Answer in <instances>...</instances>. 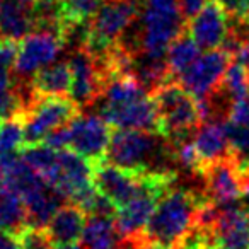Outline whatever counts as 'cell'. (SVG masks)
Masks as SVG:
<instances>
[{
    "label": "cell",
    "mask_w": 249,
    "mask_h": 249,
    "mask_svg": "<svg viewBox=\"0 0 249 249\" xmlns=\"http://www.w3.org/2000/svg\"><path fill=\"white\" fill-rule=\"evenodd\" d=\"M99 99L101 116L114 130L157 132L159 116L154 97L133 73H113Z\"/></svg>",
    "instance_id": "obj_1"
},
{
    "label": "cell",
    "mask_w": 249,
    "mask_h": 249,
    "mask_svg": "<svg viewBox=\"0 0 249 249\" xmlns=\"http://www.w3.org/2000/svg\"><path fill=\"white\" fill-rule=\"evenodd\" d=\"M106 160L139 173H171L173 143L149 130H114Z\"/></svg>",
    "instance_id": "obj_2"
},
{
    "label": "cell",
    "mask_w": 249,
    "mask_h": 249,
    "mask_svg": "<svg viewBox=\"0 0 249 249\" xmlns=\"http://www.w3.org/2000/svg\"><path fill=\"white\" fill-rule=\"evenodd\" d=\"M139 19L137 39L121 43L150 58H166L173 41L186 31V18L181 12L179 0H140Z\"/></svg>",
    "instance_id": "obj_3"
},
{
    "label": "cell",
    "mask_w": 249,
    "mask_h": 249,
    "mask_svg": "<svg viewBox=\"0 0 249 249\" xmlns=\"http://www.w3.org/2000/svg\"><path fill=\"white\" fill-rule=\"evenodd\" d=\"M205 200V195H196L186 188L169 190L157 203L147 224L145 235L150 241L176 249L193 231L198 208Z\"/></svg>",
    "instance_id": "obj_4"
},
{
    "label": "cell",
    "mask_w": 249,
    "mask_h": 249,
    "mask_svg": "<svg viewBox=\"0 0 249 249\" xmlns=\"http://www.w3.org/2000/svg\"><path fill=\"white\" fill-rule=\"evenodd\" d=\"M150 94L159 116L157 132L171 143L193 139L200 124L203 123L196 97L191 96L176 80L160 84Z\"/></svg>",
    "instance_id": "obj_5"
},
{
    "label": "cell",
    "mask_w": 249,
    "mask_h": 249,
    "mask_svg": "<svg viewBox=\"0 0 249 249\" xmlns=\"http://www.w3.org/2000/svg\"><path fill=\"white\" fill-rule=\"evenodd\" d=\"M139 14L140 0H103L87 24L86 46L94 53L107 52L123 39Z\"/></svg>",
    "instance_id": "obj_6"
},
{
    "label": "cell",
    "mask_w": 249,
    "mask_h": 249,
    "mask_svg": "<svg viewBox=\"0 0 249 249\" xmlns=\"http://www.w3.org/2000/svg\"><path fill=\"white\" fill-rule=\"evenodd\" d=\"M24 147L41 143L52 130L69 124L80 114L70 96H38L24 111Z\"/></svg>",
    "instance_id": "obj_7"
},
{
    "label": "cell",
    "mask_w": 249,
    "mask_h": 249,
    "mask_svg": "<svg viewBox=\"0 0 249 249\" xmlns=\"http://www.w3.org/2000/svg\"><path fill=\"white\" fill-rule=\"evenodd\" d=\"M72 69V89L70 97L80 107H89L103 94L109 79V69L103 55L90 52L86 45L72 52L69 58Z\"/></svg>",
    "instance_id": "obj_8"
},
{
    "label": "cell",
    "mask_w": 249,
    "mask_h": 249,
    "mask_svg": "<svg viewBox=\"0 0 249 249\" xmlns=\"http://www.w3.org/2000/svg\"><path fill=\"white\" fill-rule=\"evenodd\" d=\"M65 46L62 35L53 29H35L18 43L12 77L21 82H31L36 72L55 62Z\"/></svg>",
    "instance_id": "obj_9"
},
{
    "label": "cell",
    "mask_w": 249,
    "mask_h": 249,
    "mask_svg": "<svg viewBox=\"0 0 249 249\" xmlns=\"http://www.w3.org/2000/svg\"><path fill=\"white\" fill-rule=\"evenodd\" d=\"M232 55L229 50H208L196 62L179 75V84L198 101L210 99L222 87L225 72L231 65Z\"/></svg>",
    "instance_id": "obj_10"
},
{
    "label": "cell",
    "mask_w": 249,
    "mask_h": 249,
    "mask_svg": "<svg viewBox=\"0 0 249 249\" xmlns=\"http://www.w3.org/2000/svg\"><path fill=\"white\" fill-rule=\"evenodd\" d=\"M45 183L60 196L72 201L77 195L94 186V164L72 149L58 150L56 164L45 178Z\"/></svg>",
    "instance_id": "obj_11"
},
{
    "label": "cell",
    "mask_w": 249,
    "mask_h": 249,
    "mask_svg": "<svg viewBox=\"0 0 249 249\" xmlns=\"http://www.w3.org/2000/svg\"><path fill=\"white\" fill-rule=\"evenodd\" d=\"M157 173H139L124 169L107 160L94 166V186L106 195L118 208L128 203L152 181Z\"/></svg>",
    "instance_id": "obj_12"
},
{
    "label": "cell",
    "mask_w": 249,
    "mask_h": 249,
    "mask_svg": "<svg viewBox=\"0 0 249 249\" xmlns=\"http://www.w3.org/2000/svg\"><path fill=\"white\" fill-rule=\"evenodd\" d=\"M101 114H79L70 121V149L96 166L106 160L113 132Z\"/></svg>",
    "instance_id": "obj_13"
},
{
    "label": "cell",
    "mask_w": 249,
    "mask_h": 249,
    "mask_svg": "<svg viewBox=\"0 0 249 249\" xmlns=\"http://www.w3.org/2000/svg\"><path fill=\"white\" fill-rule=\"evenodd\" d=\"M198 176L203 179L205 196L218 207L234 203L242 196L241 166L234 154L207 164Z\"/></svg>",
    "instance_id": "obj_14"
},
{
    "label": "cell",
    "mask_w": 249,
    "mask_h": 249,
    "mask_svg": "<svg viewBox=\"0 0 249 249\" xmlns=\"http://www.w3.org/2000/svg\"><path fill=\"white\" fill-rule=\"evenodd\" d=\"M188 33L201 50H217L229 36V14L220 0H208L196 16L188 21Z\"/></svg>",
    "instance_id": "obj_15"
},
{
    "label": "cell",
    "mask_w": 249,
    "mask_h": 249,
    "mask_svg": "<svg viewBox=\"0 0 249 249\" xmlns=\"http://www.w3.org/2000/svg\"><path fill=\"white\" fill-rule=\"evenodd\" d=\"M220 249H249V207L237 201L218 207L213 227Z\"/></svg>",
    "instance_id": "obj_16"
},
{
    "label": "cell",
    "mask_w": 249,
    "mask_h": 249,
    "mask_svg": "<svg viewBox=\"0 0 249 249\" xmlns=\"http://www.w3.org/2000/svg\"><path fill=\"white\" fill-rule=\"evenodd\" d=\"M35 12L22 0H0V41L19 43L35 31Z\"/></svg>",
    "instance_id": "obj_17"
},
{
    "label": "cell",
    "mask_w": 249,
    "mask_h": 249,
    "mask_svg": "<svg viewBox=\"0 0 249 249\" xmlns=\"http://www.w3.org/2000/svg\"><path fill=\"white\" fill-rule=\"evenodd\" d=\"M86 222V212L70 201L56 208L45 229L52 237L53 244H69V242H79L82 239Z\"/></svg>",
    "instance_id": "obj_18"
},
{
    "label": "cell",
    "mask_w": 249,
    "mask_h": 249,
    "mask_svg": "<svg viewBox=\"0 0 249 249\" xmlns=\"http://www.w3.org/2000/svg\"><path fill=\"white\" fill-rule=\"evenodd\" d=\"M193 143L201 160V169L207 164L215 162L222 157L232 156L229 145L227 132H225V121H203L200 128L193 135Z\"/></svg>",
    "instance_id": "obj_19"
},
{
    "label": "cell",
    "mask_w": 249,
    "mask_h": 249,
    "mask_svg": "<svg viewBox=\"0 0 249 249\" xmlns=\"http://www.w3.org/2000/svg\"><path fill=\"white\" fill-rule=\"evenodd\" d=\"M36 96H70L72 89V69L67 62L50 63L35 73L31 79Z\"/></svg>",
    "instance_id": "obj_20"
},
{
    "label": "cell",
    "mask_w": 249,
    "mask_h": 249,
    "mask_svg": "<svg viewBox=\"0 0 249 249\" xmlns=\"http://www.w3.org/2000/svg\"><path fill=\"white\" fill-rule=\"evenodd\" d=\"M80 241L86 249H118L123 237L116 227V217H87Z\"/></svg>",
    "instance_id": "obj_21"
},
{
    "label": "cell",
    "mask_w": 249,
    "mask_h": 249,
    "mask_svg": "<svg viewBox=\"0 0 249 249\" xmlns=\"http://www.w3.org/2000/svg\"><path fill=\"white\" fill-rule=\"evenodd\" d=\"M200 46L198 43L191 38V35L186 31H183L176 39L173 41V45L169 46L166 55V62H167V69H169L171 77H178L183 72H186L195 62L200 56Z\"/></svg>",
    "instance_id": "obj_22"
},
{
    "label": "cell",
    "mask_w": 249,
    "mask_h": 249,
    "mask_svg": "<svg viewBox=\"0 0 249 249\" xmlns=\"http://www.w3.org/2000/svg\"><path fill=\"white\" fill-rule=\"evenodd\" d=\"M103 0H60L62 31L69 24H89Z\"/></svg>",
    "instance_id": "obj_23"
},
{
    "label": "cell",
    "mask_w": 249,
    "mask_h": 249,
    "mask_svg": "<svg viewBox=\"0 0 249 249\" xmlns=\"http://www.w3.org/2000/svg\"><path fill=\"white\" fill-rule=\"evenodd\" d=\"M58 150H53L46 143H35V145H26L21 149V157L33 171L39 174L45 179L50 171L55 167Z\"/></svg>",
    "instance_id": "obj_24"
},
{
    "label": "cell",
    "mask_w": 249,
    "mask_h": 249,
    "mask_svg": "<svg viewBox=\"0 0 249 249\" xmlns=\"http://www.w3.org/2000/svg\"><path fill=\"white\" fill-rule=\"evenodd\" d=\"M24 147V120L22 114L0 121V154L18 152Z\"/></svg>",
    "instance_id": "obj_25"
},
{
    "label": "cell",
    "mask_w": 249,
    "mask_h": 249,
    "mask_svg": "<svg viewBox=\"0 0 249 249\" xmlns=\"http://www.w3.org/2000/svg\"><path fill=\"white\" fill-rule=\"evenodd\" d=\"M222 90L227 94L231 101H235L239 97L246 96L249 92V72L232 58L227 72H225L224 82H222Z\"/></svg>",
    "instance_id": "obj_26"
},
{
    "label": "cell",
    "mask_w": 249,
    "mask_h": 249,
    "mask_svg": "<svg viewBox=\"0 0 249 249\" xmlns=\"http://www.w3.org/2000/svg\"><path fill=\"white\" fill-rule=\"evenodd\" d=\"M225 132L232 154L239 160L242 156H249V124H237L225 120Z\"/></svg>",
    "instance_id": "obj_27"
},
{
    "label": "cell",
    "mask_w": 249,
    "mask_h": 249,
    "mask_svg": "<svg viewBox=\"0 0 249 249\" xmlns=\"http://www.w3.org/2000/svg\"><path fill=\"white\" fill-rule=\"evenodd\" d=\"M18 234L21 249H53V241L45 227L24 225Z\"/></svg>",
    "instance_id": "obj_28"
},
{
    "label": "cell",
    "mask_w": 249,
    "mask_h": 249,
    "mask_svg": "<svg viewBox=\"0 0 249 249\" xmlns=\"http://www.w3.org/2000/svg\"><path fill=\"white\" fill-rule=\"evenodd\" d=\"M227 120L237 124H249V92L232 101Z\"/></svg>",
    "instance_id": "obj_29"
},
{
    "label": "cell",
    "mask_w": 249,
    "mask_h": 249,
    "mask_svg": "<svg viewBox=\"0 0 249 249\" xmlns=\"http://www.w3.org/2000/svg\"><path fill=\"white\" fill-rule=\"evenodd\" d=\"M43 143L52 147L53 150L70 149V123L52 130V132L46 135V139L43 140Z\"/></svg>",
    "instance_id": "obj_30"
},
{
    "label": "cell",
    "mask_w": 249,
    "mask_h": 249,
    "mask_svg": "<svg viewBox=\"0 0 249 249\" xmlns=\"http://www.w3.org/2000/svg\"><path fill=\"white\" fill-rule=\"evenodd\" d=\"M207 2L208 0H179L181 12H183V16L186 18V21H190L193 16H196Z\"/></svg>",
    "instance_id": "obj_31"
},
{
    "label": "cell",
    "mask_w": 249,
    "mask_h": 249,
    "mask_svg": "<svg viewBox=\"0 0 249 249\" xmlns=\"http://www.w3.org/2000/svg\"><path fill=\"white\" fill-rule=\"evenodd\" d=\"M0 249H21L18 232L0 229Z\"/></svg>",
    "instance_id": "obj_32"
},
{
    "label": "cell",
    "mask_w": 249,
    "mask_h": 249,
    "mask_svg": "<svg viewBox=\"0 0 249 249\" xmlns=\"http://www.w3.org/2000/svg\"><path fill=\"white\" fill-rule=\"evenodd\" d=\"M234 60L241 63V65L249 72V38L239 43V46L234 52Z\"/></svg>",
    "instance_id": "obj_33"
},
{
    "label": "cell",
    "mask_w": 249,
    "mask_h": 249,
    "mask_svg": "<svg viewBox=\"0 0 249 249\" xmlns=\"http://www.w3.org/2000/svg\"><path fill=\"white\" fill-rule=\"evenodd\" d=\"M14 86H16V80H14V77H12V69L0 67V94L12 89Z\"/></svg>",
    "instance_id": "obj_34"
},
{
    "label": "cell",
    "mask_w": 249,
    "mask_h": 249,
    "mask_svg": "<svg viewBox=\"0 0 249 249\" xmlns=\"http://www.w3.org/2000/svg\"><path fill=\"white\" fill-rule=\"evenodd\" d=\"M241 166V188H242V196H246L249 200V159L239 160Z\"/></svg>",
    "instance_id": "obj_35"
},
{
    "label": "cell",
    "mask_w": 249,
    "mask_h": 249,
    "mask_svg": "<svg viewBox=\"0 0 249 249\" xmlns=\"http://www.w3.org/2000/svg\"><path fill=\"white\" fill-rule=\"evenodd\" d=\"M133 241L137 242V248L139 249H169V248H166V246L159 244V242L150 241L145 234L139 235V237H133Z\"/></svg>",
    "instance_id": "obj_36"
},
{
    "label": "cell",
    "mask_w": 249,
    "mask_h": 249,
    "mask_svg": "<svg viewBox=\"0 0 249 249\" xmlns=\"http://www.w3.org/2000/svg\"><path fill=\"white\" fill-rule=\"evenodd\" d=\"M53 249H86V248L77 244V242H69V244H55Z\"/></svg>",
    "instance_id": "obj_37"
},
{
    "label": "cell",
    "mask_w": 249,
    "mask_h": 249,
    "mask_svg": "<svg viewBox=\"0 0 249 249\" xmlns=\"http://www.w3.org/2000/svg\"><path fill=\"white\" fill-rule=\"evenodd\" d=\"M118 249H139V248H137V242L133 239H123Z\"/></svg>",
    "instance_id": "obj_38"
},
{
    "label": "cell",
    "mask_w": 249,
    "mask_h": 249,
    "mask_svg": "<svg viewBox=\"0 0 249 249\" xmlns=\"http://www.w3.org/2000/svg\"><path fill=\"white\" fill-rule=\"evenodd\" d=\"M176 249H198V248H196V246H193V244H191V242H188V241H183V242H181L179 246H178Z\"/></svg>",
    "instance_id": "obj_39"
},
{
    "label": "cell",
    "mask_w": 249,
    "mask_h": 249,
    "mask_svg": "<svg viewBox=\"0 0 249 249\" xmlns=\"http://www.w3.org/2000/svg\"><path fill=\"white\" fill-rule=\"evenodd\" d=\"M24 4H28V5H31V7H35V4L38 2V0H22Z\"/></svg>",
    "instance_id": "obj_40"
},
{
    "label": "cell",
    "mask_w": 249,
    "mask_h": 249,
    "mask_svg": "<svg viewBox=\"0 0 249 249\" xmlns=\"http://www.w3.org/2000/svg\"><path fill=\"white\" fill-rule=\"evenodd\" d=\"M205 249H220V248H218V244H217V242H213V244L207 246V248H205Z\"/></svg>",
    "instance_id": "obj_41"
},
{
    "label": "cell",
    "mask_w": 249,
    "mask_h": 249,
    "mask_svg": "<svg viewBox=\"0 0 249 249\" xmlns=\"http://www.w3.org/2000/svg\"><path fill=\"white\" fill-rule=\"evenodd\" d=\"M0 229H2V207H0Z\"/></svg>",
    "instance_id": "obj_42"
},
{
    "label": "cell",
    "mask_w": 249,
    "mask_h": 249,
    "mask_svg": "<svg viewBox=\"0 0 249 249\" xmlns=\"http://www.w3.org/2000/svg\"><path fill=\"white\" fill-rule=\"evenodd\" d=\"M248 4H249V0H248Z\"/></svg>",
    "instance_id": "obj_43"
}]
</instances>
